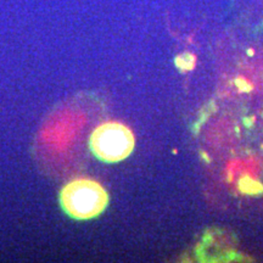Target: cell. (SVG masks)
<instances>
[{"label": "cell", "instance_id": "1", "mask_svg": "<svg viewBox=\"0 0 263 263\" xmlns=\"http://www.w3.org/2000/svg\"><path fill=\"white\" fill-rule=\"evenodd\" d=\"M60 205L72 219L88 221L105 211L109 205V194L99 181L77 178L61 189Z\"/></svg>", "mask_w": 263, "mask_h": 263}, {"label": "cell", "instance_id": "3", "mask_svg": "<svg viewBox=\"0 0 263 263\" xmlns=\"http://www.w3.org/2000/svg\"><path fill=\"white\" fill-rule=\"evenodd\" d=\"M243 181H245V183L248 184V186H245V188H243V191H246V193L253 194V193H256L257 188L261 189L260 184H258L257 181H253L252 179L245 178V181H244V179H243Z\"/></svg>", "mask_w": 263, "mask_h": 263}, {"label": "cell", "instance_id": "2", "mask_svg": "<svg viewBox=\"0 0 263 263\" xmlns=\"http://www.w3.org/2000/svg\"><path fill=\"white\" fill-rule=\"evenodd\" d=\"M89 147L98 160L109 164L123 161L135 147L131 129L119 122H106L93 131Z\"/></svg>", "mask_w": 263, "mask_h": 263}]
</instances>
